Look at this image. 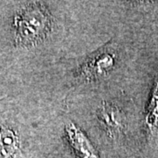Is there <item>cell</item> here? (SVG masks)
Returning a JSON list of instances; mask_svg holds the SVG:
<instances>
[{
  "instance_id": "obj_1",
  "label": "cell",
  "mask_w": 158,
  "mask_h": 158,
  "mask_svg": "<svg viewBox=\"0 0 158 158\" xmlns=\"http://www.w3.org/2000/svg\"><path fill=\"white\" fill-rule=\"evenodd\" d=\"M116 54L112 47L105 46L92 53L82 64L79 73L87 81L106 77L114 68Z\"/></svg>"
},
{
  "instance_id": "obj_2",
  "label": "cell",
  "mask_w": 158,
  "mask_h": 158,
  "mask_svg": "<svg viewBox=\"0 0 158 158\" xmlns=\"http://www.w3.org/2000/svg\"><path fill=\"white\" fill-rule=\"evenodd\" d=\"M99 123L111 137L118 136L126 127V118L123 112L117 106L103 102L97 111Z\"/></svg>"
},
{
  "instance_id": "obj_3",
  "label": "cell",
  "mask_w": 158,
  "mask_h": 158,
  "mask_svg": "<svg viewBox=\"0 0 158 158\" xmlns=\"http://www.w3.org/2000/svg\"><path fill=\"white\" fill-rule=\"evenodd\" d=\"M23 18V20L20 21V30L23 32V36L35 40V38L42 37L48 30L50 24L49 15L41 8L27 11Z\"/></svg>"
},
{
  "instance_id": "obj_4",
  "label": "cell",
  "mask_w": 158,
  "mask_h": 158,
  "mask_svg": "<svg viewBox=\"0 0 158 158\" xmlns=\"http://www.w3.org/2000/svg\"><path fill=\"white\" fill-rule=\"evenodd\" d=\"M65 135L69 146L78 158H99L87 136L73 123L65 126Z\"/></svg>"
},
{
  "instance_id": "obj_5",
  "label": "cell",
  "mask_w": 158,
  "mask_h": 158,
  "mask_svg": "<svg viewBox=\"0 0 158 158\" xmlns=\"http://www.w3.org/2000/svg\"><path fill=\"white\" fill-rule=\"evenodd\" d=\"M145 125L148 133L152 135H158V78L153 86L151 95L148 104Z\"/></svg>"
}]
</instances>
